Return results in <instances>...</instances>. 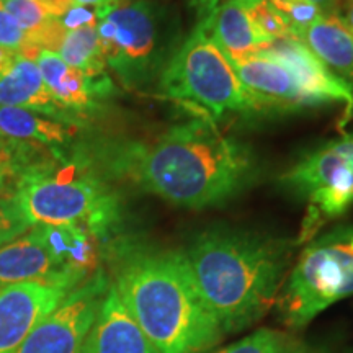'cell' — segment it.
Returning <instances> with one entry per match:
<instances>
[{
    "label": "cell",
    "mask_w": 353,
    "mask_h": 353,
    "mask_svg": "<svg viewBox=\"0 0 353 353\" xmlns=\"http://www.w3.org/2000/svg\"><path fill=\"white\" fill-rule=\"evenodd\" d=\"M296 39L353 90V37L337 15H322Z\"/></svg>",
    "instance_id": "cell-17"
},
{
    "label": "cell",
    "mask_w": 353,
    "mask_h": 353,
    "mask_svg": "<svg viewBox=\"0 0 353 353\" xmlns=\"http://www.w3.org/2000/svg\"><path fill=\"white\" fill-rule=\"evenodd\" d=\"M26 281H54L74 290L85 280L65 270L41 226H33L21 236L0 245V288Z\"/></svg>",
    "instance_id": "cell-13"
},
{
    "label": "cell",
    "mask_w": 353,
    "mask_h": 353,
    "mask_svg": "<svg viewBox=\"0 0 353 353\" xmlns=\"http://www.w3.org/2000/svg\"><path fill=\"white\" fill-rule=\"evenodd\" d=\"M57 54L69 65L85 74V77L90 79L105 95L110 97L113 92V83L108 76V65L101 51L97 26H87V28L65 33Z\"/></svg>",
    "instance_id": "cell-20"
},
{
    "label": "cell",
    "mask_w": 353,
    "mask_h": 353,
    "mask_svg": "<svg viewBox=\"0 0 353 353\" xmlns=\"http://www.w3.org/2000/svg\"><path fill=\"white\" fill-rule=\"evenodd\" d=\"M110 285V278L97 270L70 291L13 353H82Z\"/></svg>",
    "instance_id": "cell-9"
},
{
    "label": "cell",
    "mask_w": 353,
    "mask_h": 353,
    "mask_svg": "<svg viewBox=\"0 0 353 353\" xmlns=\"http://www.w3.org/2000/svg\"><path fill=\"white\" fill-rule=\"evenodd\" d=\"M337 17L353 37V0H341V10Z\"/></svg>",
    "instance_id": "cell-31"
},
{
    "label": "cell",
    "mask_w": 353,
    "mask_h": 353,
    "mask_svg": "<svg viewBox=\"0 0 353 353\" xmlns=\"http://www.w3.org/2000/svg\"><path fill=\"white\" fill-rule=\"evenodd\" d=\"M97 32L107 65L132 90L159 81L176 50L172 21L151 0H120L99 13Z\"/></svg>",
    "instance_id": "cell-6"
},
{
    "label": "cell",
    "mask_w": 353,
    "mask_h": 353,
    "mask_svg": "<svg viewBox=\"0 0 353 353\" xmlns=\"http://www.w3.org/2000/svg\"><path fill=\"white\" fill-rule=\"evenodd\" d=\"M309 2L319 7L324 15H339L341 10V0H309Z\"/></svg>",
    "instance_id": "cell-33"
},
{
    "label": "cell",
    "mask_w": 353,
    "mask_h": 353,
    "mask_svg": "<svg viewBox=\"0 0 353 353\" xmlns=\"http://www.w3.org/2000/svg\"><path fill=\"white\" fill-rule=\"evenodd\" d=\"M260 52L285 64L299 85L306 92L312 105L341 103L343 105V118L341 126L353 118V90L345 81L337 77L319 57H316L296 38H283L265 44Z\"/></svg>",
    "instance_id": "cell-11"
},
{
    "label": "cell",
    "mask_w": 353,
    "mask_h": 353,
    "mask_svg": "<svg viewBox=\"0 0 353 353\" xmlns=\"http://www.w3.org/2000/svg\"><path fill=\"white\" fill-rule=\"evenodd\" d=\"M273 7L283 15L291 30V38H298L324 13L309 0H270Z\"/></svg>",
    "instance_id": "cell-24"
},
{
    "label": "cell",
    "mask_w": 353,
    "mask_h": 353,
    "mask_svg": "<svg viewBox=\"0 0 353 353\" xmlns=\"http://www.w3.org/2000/svg\"><path fill=\"white\" fill-rule=\"evenodd\" d=\"M13 188L32 228L81 226L103 241L121 219L120 198L85 152L25 164Z\"/></svg>",
    "instance_id": "cell-4"
},
{
    "label": "cell",
    "mask_w": 353,
    "mask_h": 353,
    "mask_svg": "<svg viewBox=\"0 0 353 353\" xmlns=\"http://www.w3.org/2000/svg\"><path fill=\"white\" fill-rule=\"evenodd\" d=\"M280 183L306 203L298 242L314 239L327 221L353 206V132L303 154L281 174Z\"/></svg>",
    "instance_id": "cell-8"
},
{
    "label": "cell",
    "mask_w": 353,
    "mask_h": 353,
    "mask_svg": "<svg viewBox=\"0 0 353 353\" xmlns=\"http://www.w3.org/2000/svg\"><path fill=\"white\" fill-rule=\"evenodd\" d=\"M88 157L103 175L187 210L231 201L254 185L260 172L252 149L224 134L205 114L172 125L151 139L108 141Z\"/></svg>",
    "instance_id": "cell-1"
},
{
    "label": "cell",
    "mask_w": 353,
    "mask_h": 353,
    "mask_svg": "<svg viewBox=\"0 0 353 353\" xmlns=\"http://www.w3.org/2000/svg\"><path fill=\"white\" fill-rule=\"evenodd\" d=\"M54 281H26L0 288V353H13L70 293Z\"/></svg>",
    "instance_id": "cell-10"
},
{
    "label": "cell",
    "mask_w": 353,
    "mask_h": 353,
    "mask_svg": "<svg viewBox=\"0 0 353 353\" xmlns=\"http://www.w3.org/2000/svg\"><path fill=\"white\" fill-rule=\"evenodd\" d=\"M77 126L57 121L25 108L0 107V136L15 141H30L50 145L56 151L72 143Z\"/></svg>",
    "instance_id": "cell-19"
},
{
    "label": "cell",
    "mask_w": 353,
    "mask_h": 353,
    "mask_svg": "<svg viewBox=\"0 0 353 353\" xmlns=\"http://www.w3.org/2000/svg\"><path fill=\"white\" fill-rule=\"evenodd\" d=\"M0 46L19 52V54L26 56L34 61H37L38 54L41 52L30 43V39L23 30H21V26L6 10L2 0H0Z\"/></svg>",
    "instance_id": "cell-25"
},
{
    "label": "cell",
    "mask_w": 353,
    "mask_h": 353,
    "mask_svg": "<svg viewBox=\"0 0 353 353\" xmlns=\"http://www.w3.org/2000/svg\"><path fill=\"white\" fill-rule=\"evenodd\" d=\"M17 56H19V52L0 46V76H3V74L10 70L13 63H15Z\"/></svg>",
    "instance_id": "cell-32"
},
{
    "label": "cell",
    "mask_w": 353,
    "mask_h": 353,
    "mask_svg": "<svg viewBox=\"0 0 353 353\" xmlns=\"http://www.w3.org/2000/svg\"><path fill=\"white\" fill-rule=\"evenodd\" d=\"M0 107L32 110L57 121L81 126V121L61 108L48 92L37 61L21 54L17 56L10 70L0 76Z\"/></svg>",
    "instance_id": "cell-16"
},
{
    "label": "cell",
    "mask_w": 353,
    "mask_h": 353,
    "mask_svg": "<svg viewBox=\"0 0 353 353\" xmlns=\"http://www.w3.org/2000/svg\"><path fill=\"white\" fill-rule=\"evenodd\" d=\"M157 87L165 99L193 105L214 123L229 113L244 117L265 113L247 94L205 21L196 23L188 38L176 46Z\"/></svg>",
    "instance_id": "cell-5"
},
{
    "label": "cell",
    "mask_w": 353,
    "mask_h": 353,
    "mask_svg": "<svg viewBox=\"0 0 353 353\" xmlns=\"http://www.w3.org/2000/svg\"><path fill=\"white\" fill-rule=\"evenodd\" d=\"M61 25L64 26L65 32H74V30L87 28V26H97L99 23V12L92 7L79 6L76 3L72 8H69L59 19Z\"/></svg>",
    "instance_id": "cell-28"
},
{
    "label": "cell",
    "mask_w": 353,
    "mask_h": 353,
    "mask_svg": "<svg viewBox=\"0 0 353 353\" xmlns=\"http://www.w3.org/2000/svg\"><path fill=\"white\" fill-rule=\"evenodd\" d=\"M2 145H3V144H2V141H0V148H2Z\"/></svg>",
    "instance_id": "cell-35"
},
{
    "label": "cell",
    "mask_w": 353,
    "mask_h": 353,
    "mask_svg": "<svg viewBox=\"0 0 353 353\" xmlns=\"http://www.w3.org/2000/svg\"><path fill=\"white\" fill-rule=\"evenodd\" d=\"M37 64L56 103L81 123L83 117L99 108L100 100L108 99L85 74L69 65L57 52L41 51Z\"/></svg>",
    "instance_id": "cell-15"
},
{
    "label": "cell",
    "mask_w": 353,
    "mask_h": 353,
    "mask_svg": "<svg viewBox=\"0 0 353 353\" xmlns=\"http://www.w3.org/2000/svg\"><path fill=\"white\" fill-rule=\"evenodd\" d=\"M82 353H161L132 319L114 285H110Z\"/></svg>",
    "instance_id": "cell-14"
},
{
    "label": "cell",
    "mask_w": 353,
    "mask_h": 353,
    "mask_svg": "<svg viewBox=\"0 0 353 353\" xmlns=\"http://www.w3.org/2000/svg\"><path fill=\"white\" fill-rule=\"evenodd\" d=\"M25 162L13 149H8L6 145L0 148V193L13 185L15 187L17 179H19Z\"/></svg>",
    "instance_id": "cell-27"
},
{
    "label": "cell",
    "mask_w": 353,
    "mask_h": 353,
    "mask_svg": "<svg viewBox=\"0 0 353 353\" xmlns=\"http://www.w3.org/2000/svg\"><path fill=\"white\" fill-rule=\"evenodd\" d=\"M247 15L250 17L257 32L268 43L275 39L291 38V30L280 12L273 7L270 0H241Z\"/></svg>",
    "instance_id": "cell-23"
},
{
    "label": "cell",
    "mask_w": 353,
    "mask_h": 353,
    "mask_svg": "<svg viewBox=\"0 0 353 353\" xmlns=\"http://www.w3.org/2000/svg\"><path fill=\"white\" fill-rule=\"evenodd\" d=\"M2 3L38 51L59 52L68 32L59 19L51 17L38 0H2Z\"/></svg>",
    "instance_id": "cell-21"
},
{
    "label": "cell",
    "mask_w": 353,
    "mask_h": 353,
    "mask_svg": "<svg viewBox=\"0 0 353 353\" xmlns=\"http://www.w3.org/2000/svg\"><path fill=\"white\" fill-rule=\"evenodd\" d=\"M38 2L54 19H61L69 8L76 6V0H38Z\"/></svg>",
    "instance_id": "cell-30"
},
{
    "label": "cell",
    "mask_w": 353,
    "mask_h": 353,
    "mask_svg": "<svg viewBox=\"0 0 353 353\" xmlns=\"http://www.w3.org/2000/svg\"><path fill=\"white\" fill-rule=\"evenodd\" d=\"M113 257L112 283L159 352L203 353L223 339L185 252L125 242Z\"/></svg>",
    "instance_id": "cell-2"
},
{
    "label": "cell",
    "mask_w": 353,
    "mask_h": 353,
    "mask_svg": "<svg viewBox=\"0 0 353 353\" xmlns=\"http://www.w3.org/2000/svg\"><path fill=\"white\" fill-rule=\"evenodd\" d=\"M237 77L265 113L294 112L312 107L294 74L280 61L255 51L237 59H229Z\"/></svg>",
    "instance_id": "cell-12"
},
{
    "label": "cell",
    "mask_w": 353,
    "mask_h": 353,
    "mask_svg": "<svg viewBox=\"0 0 353 353\" xmlns=\"http://www.w3.org/2000/svg\"><path fill=\"white\" fill-rule=\"evenodd\" d=\"M214 353H322L290 334L275 329H259L241 341Z\"/></svg>",
    "instance_id": "cell-22"
},
{
    "label": "cell",
    "mask_w": 353,
    "mask_h": 353,
    "mask_svg": "<svg viewBox=\"0 0 353 353\" xmlns=\"http://www.w3.org/2000/svg\"><path fill=\"white\" fill-rule=\"evenodd\" d=\"M188 3V7L195 12L196 15V23L200 21H206L213 15V12L219 7V3L223 0H185Z\"/></svg>",
    "instance_id": "cell-29"
},
{
    "label": "cell",
    "mask_w": 353,
    "mask_h": 353,
    "mask_svg": "<svg viewBox=\"0 0 353 353\" xmlns=\"http://www.w3.org/2000/svg\"><path fill=\"white\" fill-rule=\"evenodd\" d=\"M353 294V226L311 239L286 276L276 306L291 329H303L322 311Z\"/></svg>",
    "instance_id": "cell-7"
},
{
    "label": "cell",
    "mask_w": 353,
    "mask_h": 353,
    "mask_svg": "<svg viewBox=\"0 0 353 353\" xmlns=\"http://www.w3.org/2000/svg\"><path fill=\"white\" fill-rule=\"evenodd\" d=\"M32 228L21 213L15 196L0 193V245L7 244Z\"/></svg>",
    "instance_id": "cell-26"
},
{
    "label": "cell",
    "mask_w": 353,
    "mask_h": 353,
    "mask_svg": "<svg viewBox=\"0 0 353 353\" xmlns=\"http://www.w3.org/2000/svg\"><path fill=\"white\" fill-rule=\"evenodd\" d=\"M291 254L290 241L232 228L198 232L185 250L198 288L224 334L249 327L275 306Z\"/></svg>",
    "instance_id": "cell-3"
},
{
    "label": "cell",
    "mask_w": 353,
    "mask_h": 353,
    "mask_svg": "<svg viewBox=\"0 0 353 353\" xmlns=\"http://www.w3.org/2000/svg\"><path fill=\"white\" fill-rule=\"evenodd\" d=\"M118 2H120V0H76V3H79V6L92 7V8H95L99 13L105 12L107 8H110Z\"/></svg>",
    "instance_id": "cell-34"
},
{
    "label": "cell",
    "mask_w": 353,
    "mask_h": 353,
    "mask_svg": "<svg viewBox=\"0 0 353 353\" xmlns=\"http://www.w3.org/2000/svg\"><path fill=\"white\" fill-rule=\"evenodd\" d=\"M205 23L228 59L252 54L268 44L257 32L241 0H223Z\"/></svg>",
    "instance_id": "cell-18"
}]
</instances>
